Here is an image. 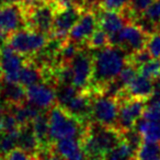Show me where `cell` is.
Segmentation results:
<instances>
[{"mask_svg":"<svg viewBox=\"0 0 160 160\" xmlns=\"http://www.w3.org/2000/svg\"><path fill=\"white\" fill-rule=\"evenodd\" d=\"M128 62V54L113 45L96 51L93 54V73L90 90L101 92L107 85L113 81Z\"/></svg>","mask_w":160,"mask_h":160,"instance_id":"1","label":"cell"},{"mask_svg":"<svg viewBox=\"0 0 160 160\" xmlns=\"http://www.w3.org/2000/svg\"><path fill=\"white\" fill-rule=\"evenodd\" d=\"M48 120L49 135L53 142L65 138H78L81 140L90 124V122L79 120L57 104L48 110Z\"/></svg>","mask_w":160,"mask_h":160,"instance_id":"2","label":"cell"},{"mask_svg":"<svg viewBox=\"0 0 160 160\" xmlns=\"http://www.w3.org/2000/svg\"><path fill=\"white\" fill-rule=\"evenodd\" d=\"M118 111H120V101L116 97L109 96L103 92L92 91V122L107 127H115Z\"/></svg>","mask_w":160,"mask_h":160,"instance_id":"3","label":"cell"},{"mask_svg":"<svg viewBox=\"0 0 160 160\" xmlns=\"http://www.w3.org/2000/svg\"><path fill=\"white\" fill-rule=\"evenodd\" d=\"M49 36L41 32L31 29H22L10 34L7 43L14 49L27 58L33 57L47 44Z\"/></svg>","mask_w":160,"mask_h":160,"instance_id":"4","label":"cell"},{"mask_svg":"<svg viewBox=\"0 0 160 160\" xmlns=\"http://www.w3.org/2000/svg\"><path fill=\"white\" fill-rule=\"evenodd\" d=\"M150 34L146 32L138 23L128 22L120 33L111 41V45L122 48L128 55L142 48H146V44Z\"/></svg>","mask_w":160,"mask_h":160,"instance_id":"5","label":"cell"},{"mask_svg":"<svg viewBox=\"0 0 160 160\" xmlns=\"http://www.w3.org/2000/svg\"><path fill=\"white\" fill-rule=\"evenodd\" d=\"M86 46L80 47L77 55L70 62L72 85L78 90H89L93 73V54Z\"/></svg>","mask_w":160,"mask_h":160,"instance_id":"6","label":"cell"},{"mask_svg":"<svg viewBox=\"0 0 160 160\" xmlns=\"http://www.w3.org/2000/svg\"><path fill=\"white\" fill-rule=\"evenodd\" d=\"M27 22L28 29L41 32L51 36L53 32L54 17H55L56 6L54 1L38 3L35 6L27 7Z\"/></svg>","mask_w":160,"mask_h":160,"instance_id":"7","label":"cell"},{"mask_svg":"<svg viewBox=\"0 0 160 160\" xmlns=\"http://www.w3.org/2000/svg\"><path fill=\"white\" fill-rule=\"evenodd\" d=\"M27 28V8L23 3L0 6V35L8 38L10 34Z\"/></svg>","mask_w":160,"mask_h":160,"instance_id":"8","label":"cell"},{"mask_svg":"<svg viewBox=\"0 0 160 160\" xmlns=\"http://www.w3.org/2000/svg\"><path fill=\"white\" fill-rule=\"evenodd\" d=\"M28 58L16 52L8 43L0 45V79L19 82L20 72Z\"/></svg>","mask_w":160,"mask_h":160,"instance_id":"9","label":"cell"},{"mask_svg":"<svg viewBox=\"0 0 160 160\" xmlns=\"http://www.w3.org/2000/svg\"><path fill=\"white\" fill-rule=\"evenodd\" d=\"M55 3V2H54ZM55 17H54L53 32L49 38H58L66 40L72 27L79 20L80 16L85 11V8L79 5H71L59 7L55 3Z\"/></svg>","mask_w":160,"mask_h":160,"instance_id":"10","label":"cell"},{"mask_svg":"<svg viewBox=\"0 0 160 160\" xmlns=\"http://www.w3.org/2000/svg\"><path fill=\"white\" fill-rule=\"evenodd\" d=\"M146 103V100L136 98H129L122 101L120 103V111L115 128H118L122 134L123 132L135 127L138 121L142 118Z\"/></svg>","mask_w":160,"mask_h":160,"instance_id":"11","label":"cell"},{"mask_svg":"<svg viewBox=\"0 0 160 160\" xmlns=\"http://www.w3.org/2000/svg\"><path fill=\"white\" fill-rule=\"evenodd\" d=\"M98 28L97 11L93 9H86L70 30L67 38L80 46H85L86 42Z\"/></svg>","mask_w":160,"mask_h":160,"instance_id":"12","label":"cell"},{"mask_svg":"<svg viewBox=\"0 0 160 160\" xmlns=\"http://www.w3.org/2000/svg\"><path fill=\"white\" fill-rule=\"evenodd\" d=\"M27 101L41 110H49L57 102L55 86L42 81L27 88Z\"/></svg>","mask_w":160,"mask_h":160,"instance_id":"13","label":"cell"},{"mask_svg":"<svg viewBox=\"0 0 160 160\" xmlns=\"http://www.w3.org/2000/svg\"><path fill=\"white\" fill-rule=\"evenodd\" d=\"M97 17H98V25L100 29L105 31L110 36V41H112L120 31L131 21L127 19L123 12L111 11L98 8Z\"/></svg>","mask_w":160,"mask_h":160,"instance_id":"14","label":"cell"},{"mask_svg":"<svg viewBox=\"0 0 160 160\" xmlns=\"http://www.w3.org/2000/svg\"><path fill=\"white\" fill-rule=\"evenodd\" d=\"M52 149L64 160H86V153L81 140L78 138H65L56 140Z\"/></svg>","mask_w":160,"mask_h":160,"instance_id":"15","label":"cell"},{"mask_svg":"<svg viewBox=\"0 0 160 160\" xmlns=\"http://www.w3.org/2000/svg\"><path fill=\"white\" fill-rule=\"evenodd\" d=\"M0 97L8 105H19L27 102V88L20 82L1 80Z\"/></svg>","mask_w":160,"mask_h":160,"instance_id":"16","label":"cell"},{"mask_svg":"<svg viewBox=\"0 0 160 160\" xmlns=\"http://www.w3.org/2000/svg\"><path fill=\"white\" fill-rule=\"evenodd\" d=\"M33 132L40 142L41 148H48L53 145L49 135V120H48V110L42 111L31 123ZM40 148V149H41Z\"/></svg>","mask_w":160,"mask_h":160,"instance_id":"17","label":"cell"},{"mask_svg":"<svg viewBox=\"0 0 160 160\" xmlns=\"http://www.w3.org/2000/svg\"><path fill=\"white\" fill-rule=\"evenodd\" d=\"M18 148L22 149V150L35 156V157L38 155L41 147L31 124L20 127L18 135Z\"/></svg>","mask_w":160,"mask_h":160,"instance_id":"18","label":"cell"},{"mask_svg":"<svg viewBox=\"0 0 160 160\" xmlns=\"http://www.w3.org/2000/svg\"><path fill=\"white\" fill-rule=\"evenodd\" d=\"M9 110L11 113L17 118L19 125L20 126H24V125H29L33 122V120L44 110H41L38 108L34 107L33 104L27 102L22 103L19 105H9Z\"/></svg>","mask_w":160,"mask_h":160,"instance_id":"19","label":"cell"},{"mask_svg":"<svg viewBox=\"0 0 160 160\" xmlns=\"http://www.w3.org/2000/svg\"><path fill=\"white\" fill-rule=\"evenodd\" d=\"M44 81L43 78V72L41 67H38L31 58H28L27 62L23 66L22 70L20 72V78L19 82L25 88H29L35 83Z\"/></svg>","mask_w":160,"mask_h":160,"instance_id":"20","label":"cell"},{"mask_svg":"<svg viewBox=\"0 0 160 160\" xmlns=\"http://www.w3.org/2000/svg\"><path fill=\"white\" fill-rule=\"evenodd\" d=\"M136 129L144 140L160 142V121L139 120L136 124Z\"/></svg>","mask_w":160,"mask_h":160,"instance_id":"21","label":"cell"},{"mask_svg":"<svg viewBox=\"0 0 160 160\" xmlns=\"http://www.w3.org/2000/svg\"><path fill=\"white\" fill-rule=\"evenodd\" d=\"M135 149L122 138L112 150L105 155L104 160H135Z\"/></svg>","mask_w":160,"mask_h":160,"instance_id":"22","label":"cell"},{"mask_svg":"<svg viewBox=\"0 0 160 160\" xmlns=\"http://www.w3.org/2000/svg\"><path fill=\"white\" fill-rule=\"evenodd\" d=\"M160 158V142L142 140L135 152V160H157Z\"/></svg>","mask_w":160,"mask_h":160,"instance_id":"23","label":"cell"},{"mask_svg":"<svg viewBox=\"0 0 160 160\" xmlns=\"http://www.w3.org/2000/svg\"><path fill=\"white\" fill-rule=\"evenodd\" d=\"M111 45V41H110V36L105 31L102 29L98 28L96 31L93 32L89 40L86 42L85 46L89 48L90 51H98V49L104 48V47Z\"/></svg>","mask_w":160,"mask_h":160,"instance_id":"24","label":"cell"},{"mask_svg":"<svg viewBox=\"0 0 160 160\" xmlns=\"http://www.w3.org/2000/svg\"><path fill=\"white\" fill-rule=\"evenodd\" d=\"M18 135L19 132L16 133L0 132V155L6 157L10 151L18 147Z\"/></svg>","mask_w":160,"mask_h":160,"instance_id":"25","label":"cell"},{"mask_svg":"<svg viewBox=\"0 0 160 160\" xmlns=\"http://www.w3.org/2000/svg\"><path fill=\"white\" fill-rule=\"evenodd\" d=\"M138 73L148 79L155 80L160 78V58H151L137 68Z\"/></svg>","mask_w":160,"mask_h":160,"instance_id":"26","label":"cell"},{"mask_svg":"<svg viewBox=\"0 0 160 160\" xmlns=\"http://www.w3.org/2000/svg\"><path fill=\"white\" fill-rule=\"evenodd\" d=\"M17 118L11 113L9 109L6 111V113L0 118V132H8V133H16L20 129Z\"/></svg>","mask_w":160,"mask_h":160,"instance_id":"27","label":"cell"},{"mask_svg":"<svg viewBox=\"0 0 160 160\" xmlns=\"http://www.w3.org/2000/svg\"><path fill=\"white\" fill-rule=\"evenodd\" d=\"M137 75H138L137 67H135L134 65H132L131 62H127L126 66L122 69V71L120 72V75L118 76L116 79L120 81V83L123 86V87L126 88L127 86L135 79Z\"/></svg>","mask_w":160,"mask_h":160,"instance_id":"28","label":"cell"},{"mask_svg":"<svg viewBox=\"0 0 160 160\" xmlns=\"http://www.w3.org/2000/svg\"><path fill=\"white\" fill-rule=\"evenodd\" d=\"M155 0H129L128 11L133 17V20L135 22L138 17Z\"/></svg>","mask_w":160,"mask_h":160,"instance_id":"29","label":"cell"},{"mask_svg":"<svg viewBox=\"0 0 160 160\" xmlns=\"http://www.w3.org/2000/svg\"><path fill=\"white\" fill-rule=\"evenodd\" d=\"M99 7L104 10L124 12L129 7V0H100Z\"/></svg>","mask_w":160,"mask_h":160,"instance_id":"30","label":"cell"},{"mask_svg":"<svg viewBox=\"0 0 160 160\" xmlns=\"http://www.w3.org/2000/svg\"><path fill=\"white\" fill-rule=\"evenodd\" d=\"M146 49L152 58H160V30L149 35L146 44Z\"/></svg>","mask_w":160,"mask_h":160,"instance_id":"31","label":"cell"},{"mask_svg":"<svg viewBox=\"0 0 160 160\" xmlns=\"http://www.w3.org/2000/svg\"><path fill=\"white\" fill-rule=\"evenodd\" d=\"M142 118L148 121H160V99L149 100V104L145 108Z\"/></svg>","mask_w":160,"mask_h":160,"instance_id":"32","label":"cell"},{"mask_svg":"<svg viewBox=\"0 0 160 160\" xmlns=\"http://www.w3.org/2000/svg\"><path fill=\"white\" fill-rule=\"evenodd\" d=\"M7 160H38L35 156L31 155V153L27 152V151L22 150L20 148H14L12 151H10L7 156H6Z\"/></svg>","mask_w":160,"mask_h":160,"instance_id":"33","label":"cell"},{"mask_svg":"<svg viewBox=\"0 0 160 160\" xmlns=\"http://www.w3.org/2000/svg\"><path fill=\"white\" fill-rule=\"evenodd\" d=\"M49 1H52V0H23V5L27 7H31V6L38 5V3L49 2Z\"/></svg>","mask_w":160,"mask_h":160,"instance_id":"34","label":"cell"},{"mask_svg":"<svg viewBox=\"0 0 160 160\" xmlns=\"http://www.w3.org/2000/svg\"><path fill=\"white\" fill-rule=\"evenodd\" d=\"M9 109V105L3 101V99L0 97V118L6 113V111Z\"/></svg>","mask_w":160,"mask_h":160,"instance_id":"35","label":"cell"},{"mask_svg":"<svg viewBox=\"0 0 160 160\" xmlns=\"http://www.w3.org/2000/svg\"><path fill=\"white\" fill-rule=\"evenodd\" d=\"M11 3H23V0H0V6L11 5Z\"/></svg>","mask_w":160,"mask_h":160,"instance_id":"36","label":"cell"},{"mask_svg":"<svg viewBox=\"0 0 160 160\" xmlns=\"http://www.w3.org/2000/svg\"><path fill=\"white\" fill-rule=\"evenodd\" d=\"M3 43H7V38H5V36H1V35H0V45L3 44Z\"/></svg>","mask_w":160,"mask_h":160,"instance_id":"37","label":"cell"},{"mask_svg":"<svg viewBox=\"0 0 160 160\" xmlns=\"http://www.w3.org/2000/svg\"><path fill=\"white\" fill-rule=\"evenodd\" d=\"M0 160H7V159H6L5 156H1V155H0Z\"/></svg>","mask_w":160,"mask_h":160,"instance_id":"38","label":"cell"},{"mask_svg":"<svg viewBox=\"0 0 160 160\" xmlns=\"http://www.w3.org/2000/svg\"><path fill=\"white\" fill-rule=\"evenodd\" d=\"M0 88H1V79H0Z\"/></svg>","mask_w":160,"mask_h":160,"instance_id":"39","label":"cell"},{"mask_svg":"<svg viewBox=\"0 0 160 160\" xmlns=\"http://www.w3.org/2000/svg\"><path fill=\"white\" fill-rule=\"evenodd\" d=\"M157 160H160V158H158V159H157Z\"/></svg>","mask_w":160,"mask_h":160,"instance_id":"40","label":"cell"},{"mask_svg":"<svg viewBox=\"0 0 160 160\" xmlns=\"http://www.w3.org/2000/svg\"><path fill=\"white\" fill-rule=\"evenodd\" d=\"M62 160H64V159H62Z\"/></svg>","mask_w":160,"mask_h":160,"instance_id":"41","label":"cell"}]
</instances>
